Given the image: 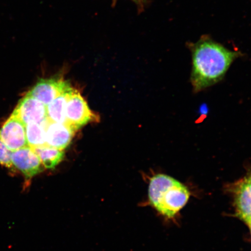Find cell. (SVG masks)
I'll use <instances>...</instances> for the list:
<instances>
[{
  "label": "cell",
  "instance_id": "cell-8",
  "mask_svg": "<svg viewBox=\"0 0 251 251\" xmlns=\"http://www.w3.org/2000/svg\"><path fill=\"white\" fill-rule=\"evenodd\" d=\"M234 205L238 218L251 221V171L233 185Z\"/></svg>",
  "mask_w": 251,
  "mask_h": 251
},
{
  "label": "cell",
  "instance_id": "cell-11",
  "mask_svg": "<svg viewBox=\"0 0 251 251\" xmlns=\"http://www.w3.org/2000/svg\"><path fill=\"white\" fill-rule=\"evenodd\" d=\"M38 155L44 168L55 169L64 158V150L54 148L47 145L33 149Z\"/></svg>",
  "mask_w": 251,
  "mask_h": 251
},
{
  "label": "cell",
  "instance_id": "cell-13",
  "mask_svg": "<svg viewBox=\"0 0 251 251\" xmlns=\"http://www.w3.org/2000/svg\"><path fill=\"white\" fill-rule=\"evenodd\" d=\"M12 151L6 146L0 139V164L8 168H12Z\"/></svg>",
  "mask_w": 251,
  "mask_h": 251
},
{
  "label": "cell",
  "instance_id": "cell-9",
  "mask_svg": "<svg viewBox=\"0 0 251 251\" xmlns=\"http://www.w3.org/2000/svg\"><path fill=\"white\" fill-rule=\"evenodd\" d=\"M75 130L67 124L56 123L49 120L46 128V145L64 150L70 145Z\"/></svg>",
  "mask_w": 251,
  "mask_h": 251
},
{
  "label": "cell",
  "instance_id": "cell-6",
  "mask_svg": "<svg viewBox=\"0 0 251 251\" xmlns=\"http://www.w3.org/2000/svg\"><path fill=\"white\" fill-rule=\"evenodd\" d=\"M0 139L12 152L28 146L26 125L14 115L0 128Z\"/></svg>",
  "mask_w": 251,
  "mask_h": 251
},
{
  "label": "cell",
  "instance_id": "cell-2",
  "mask_svg": "<svg viewBox=\"0 0 251 251\" xmlns=\"http://www.w3.org/2000/svg\"><path fill=\"white\" fill-rule=\"evenodd\" d=\"M189 197L187 187L174 178L151 203L162 215L172 218L186 205Z\"/></svg>",
  "mask_w": 251,
  "mask_h": 251
},
{
  "label": "cell",
  "instance_id": "cell-1",
  "mask_svg": "<svg viewBox=\"0 0 251 251\" xmlns=\"http://www.w3.org/2000/svg\"><path fill=\"white\" fill-rule=\"evenodd\" d=\"M192 53L191 84L196 93L219 82L232 63L241 55L209 37H203L190 45Z\"/></svg>",
  "mask_w": 251,
  "mask_h": 251
},
{
  "label": "cell",
  "instance_id": "cell-16",
  "mask_svg": "<svg viewBox=\"0 0 251 251\" xmlns=\"http://www.w3.org/2000/svg\"><path fill=\"white\" fill-rule=\"evenodd\" d=\"M250 222H251V221ZM250 222H249V223H250Z\"/></svg>",
  "mask_w": 251,
  "mask_h": 251
},
{
  "label": "cell",
  "instance_id": "cell-4",
  "mask_svg": "<svg viewBox=\"0 0 251 251\" xmlns=\"http://www.w3.org/2000/svg\"><path fill=\"white\" fill-rule=\"evenodd\" d=\"M12 164L23 174L26 181L44 171V166L34 150L26 146L12 152Z\"/></svg>",
  "mask_w": 251,
  "mask_h": 251
},
{
  "label": "cell",
  "instance_id": "cell-5",
  "mask_svg": "<svg viewBox=\"0 0 251 251\" xmlns=\"http://www.w3.org/2000/svg\"><path fill=\"white\" fill-rule=\"evenodd\" d=\"M12 115L20 119L25 125L43 123L48 119L47 106L28 94L21 100Z\"/></svg>",
  "mask_w": 251,
  "mask_h": 251
},
{
  "label": "cell",
  "instance_id": "cell-7",
  "mask_svg": "<svg viewBox=\"0 0 251 251\" xmlns=\"http://www.w3.org/2000/svg\"><path fill=\"white\" fill-rule=\"evenodd\" d=\"M71 87V84L68 81L61 78H43L27 94L47 106L56 97Z\"/></svg>",
  "mask_w": 251,
  "mask_h": 251
},
{
  "label": "cell",
  "instance_id": "cell-15",
  "mask_svg": "<svg viewBox=\"0 0 251 251\" xmlns=\"http://www.w3.org/2000/svg\"><path fill=\"white\" fill-rule=\"evenodd\" d=\"M134 1L140 2L144 1V0H134Z\"/></svg>",
  "mask_w": 251,
  "mask_h": 251
},
{
  "label": "cell",
  "instance_id": "cell-10",
  "mask_svg": "<svg viewBox=\"0 0 251 251\" xmlns=\"http://www.w3.org/2000/svg\"><path fill=\"white\" fill-rule=\"evenodd\" d=\"M74 89L71 87L61 95L53 100L47 106V118L50 122L65 124L66 122L65 109L69 97Z\"/></svg>",
  "mask_w": 251,
  "mask_h": 251
},
{
  "label": "cell",
  "instance_id": "cell-14",
  "mask_svg": "<svg viewBox=\"0 0 251 251\" xmlns=\"http://www.w3.org/2000/svg\"><path fill=\"white\" fill-rule=\"evenodd\" d=\"M248 225H249V226H250V228L251 229V222H250V223H249V224H248Z\"/></svg>",
  "mask_w": 251,
  "mask_h": 251
},
{
  "label": "cell",
  "instance_id": "cell-12",
  "mask_svg": "<svg viewBox=\"0 0 251 251\" xmlns=\"http://www.w3.org/2000/svg\"><path fill=\"white\" fill-rule=\"evenodd\" d=\"M49 119L41 124L26 125V134L28 146L34 149L46 145V128Z\"/></svg>",
  "mask_w": 251,
  "mask_h": 251
},
{
  "label": "cell",
  "instance_id": "cell-3",
  "mask_svg": "<svg viewBox=\"0 0 251 251\" xmlns=\"http://www.w3.org/2000/svg\"><path fill=\"white\" fill-rule=\"evenodd\" d=\"M81 94L74 90L68 100L65 109V123L75 130L95 118Z\"/></svg>",
  "mask_w": 251,
  "mask_h": 251
}]
</instances>
